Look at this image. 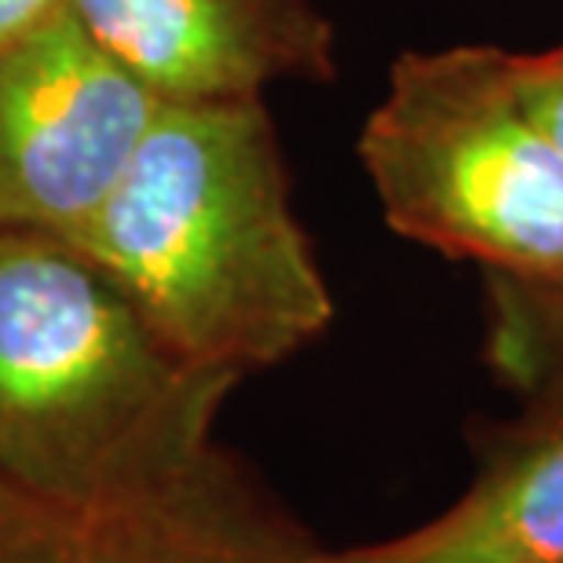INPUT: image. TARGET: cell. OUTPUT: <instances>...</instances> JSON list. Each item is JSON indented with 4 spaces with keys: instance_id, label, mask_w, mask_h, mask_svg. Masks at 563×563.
I'll list each match as a JSON object with an SVG mask.
<instances>
[{
    "instance_id": "6da1fadb",
    "label": "cell",
    "mask_w": 563,
    "mask_h": 563,
    "mask_svg": "<svg viewBox=\"0 0 563 563\" xmlns=\"http://www.w3.org/2000/svg\"><path fill=\"white\" fill-rule=\"evenodd\" d=\"M70 245L176 355L239 380L333 322L264 99L165 103Z\"/></svg>"
},
{
    "instance_id": "7a4b0ae2",
    "label": "cell",
    "mask_w": 563,
    "mask_h": 563,
    "mask_svg": "<svg viewBox=\"0 0 563 563\" xmlns=\"http://www.w3.org/2000/svg\"><path fill=\"white\" fill-rule=\"evenodd\" d=\"M234 374L176 355L70 242L0 231V476L110 501L209 457Z\"/></svg>"
},
{
    "instance_id": "3957f363",
    "label": "cell",
    "mask_w": 563,
    "mask_h": 563,
    "mask_svg": "<svg viewBox=\"0 0 563 563\" xmlns=\"http://www.w3.org/2000/svg\"><path fill=\"white\" fill-rule=\"evenodd\" d=\"M516 52H402L358 132L388 228L516 286H563V146L516 85Z\"/></svg>"
},
{
    "instance_id": "277c9868",
    "label": "cell",
    "mask_w": 563,
    "mask_h": 563,
    "mask_svg": "<svg viewBox=\"0 0 563 563\" xmlns=\"http://www.w3.org/2000/svg\"><path fill=\"white\" fill-rule=\"evenodd\" d=\"M162 107L70 4L0 48V231L70 242L121 184Z\"/></svg>"
},
{
    "instance_id": "5b68a950",
    "label": "cell",
    "mask_w": 563,
    "mask_h": 563,
    "mask_svg": "<svg viewBox=\"0 0 563 563\" xmlns=\"http://www.w3.org/2000/svg\"><path fill=\"white\" fill-rule=\"evenodd\" d=\"M0 563H325L220 450L162 487L59 501L0 476Z\"/></svg>"
},
{
    "instance_id": "8992f818",
    "label": "cell",
    "mask_w": 563,
    "mask_h": 563,
    "mask_svg": "<svg viewBox=\"0 0 563 563\" xmlns=\"http://www.w3.org/2000/svg\"><path fill=\"white\" fill-rule=\"evenodd\" d=\"M162 103L264 99L278 81H333V22L314 0H66Z\"/></svg>"
},
{
    "instance_id": "52a82bcc",
    "label": "cell",
    "mask_w": 563,
    "mask_h": 563,
    "mask_svg": "<svg viewBox=\"0 0 563 563\" xmlns=\"http://www.w3.org/2000/svg\"><path fill=\"white\" fill-rule=\"evenodd\" d=\"M531 391L534 407L454 505L325 563H563V366Z\"/></svg>"
},
{
    "instance_id": "ba28073f",
    "label": "cell",
    "mask_w": 563,
    "mask_h": 563,
    "mask_svg": "<svg viewBox=\"0 0 563 563\" xmlns=\"http://www.w3.org/2000/svg\"><path fill=\"white\" fill-rule=\"evenodd\" d=\"M487 282L494 300V358L509 377L534 388L563 366V286Z\"/></svg>"
},
{
    "instance_id": "9c48e42d",
    "label": "cell",
    "mask_w": 563,
    "mask_h": 563,
    "mask_svg": "<svg viewBox=\"0 0 563 563\" xmlns=\"http://www.w3.org/2000/svg\"><path fill=\"white\" fill-rule=\"evenodd\" d=\"M512 66L531 114L563 146V41L545 52H516Z\"/></svg>"
},
{
    "instance_id": "30bf717a",
    "label": "cell",
    "mask_w": 563,
    "mask_h": 563,
    "mask_svg": "<svg viewBox=\"0 0 563 563\" xmlns=\"http://www.w3.org/2000/svg\"><path fill=\"white\" fill-rule=\"evenodd\" d=\"M63 8L66 0H0V48H8V44L44 26Z\"/></svg>"
}]
</instances>
